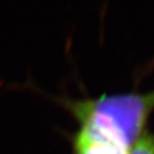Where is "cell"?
<instances>
[{
    "label": "cell",
    "instance_id": "1",
    "mask_svg": "<svg viewBox=\"0 0 154 154\" xmlns=\"http://www.w3.org/2000/svg\"><path fill=\"white\" fill-rule=\"evenodd\" d=\"M57 101L74 116L78 124L91 125L132 147L148 128L154 110V88L78 99L60 96Z\"/></svg>",
    "mask_w": 154,
    "mask_h": 154
},
{
    "label": "cell",
    "instance_id": "2",
    "mask_svg": "<svg viewBox=\"0 0 154 154\" xmlns=\"http://www.w3.org/2000/svg\"><path fill=\"white\" fill-rule=\"evenodd\" d=\"M73 154H128L130 147L90 125L78 124L70 137Z\"/></svg>",
    "mask_w": 154,
    "mask_h": 154
},
{
    "label": "cell",
    "instance_id": "3",
    "mask_svg": "<svg viewBox=\"0 0 154 154\" xmlns=\"http://www.w3.org/2000/svg\"><path fill=\"white\" fill-rule=\"evenodd\" d=\"M128 154H154V130L148 126L132 144Z\"/></svg>",
    "mask_w": 154,
    "mask_h": 154
}]
</instances>
